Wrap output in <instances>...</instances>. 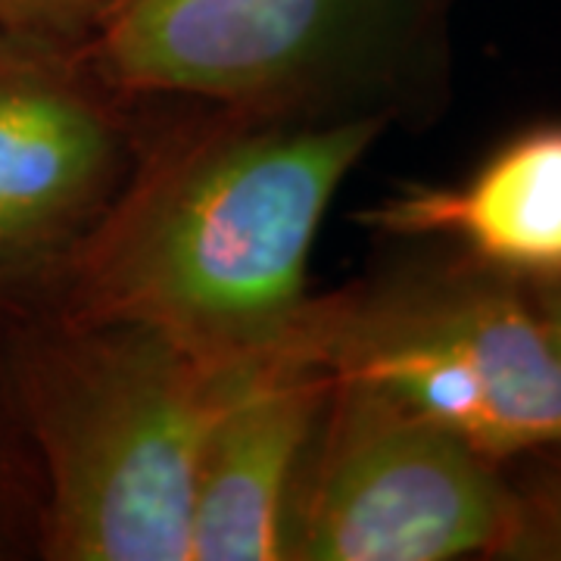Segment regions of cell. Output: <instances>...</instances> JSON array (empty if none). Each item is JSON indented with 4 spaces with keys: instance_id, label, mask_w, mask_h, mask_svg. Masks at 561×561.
Here are the masks:
<instances>
[{
    "instance_id": "6da1fadb",
    "label": "cell",
    "mask_w": 561,
    "mask_h": 561,
    "mask_svg": "<svg viewBox=\"0 0 561 561\" xmlns=\"http://www.w3.org/2000/svg\"><path fill=\"white\" fill-rule=\"evenodd\" d=\"M387 128L191 103V116L140 138L57 309L138 321L221 365L280 353L312 297L321 221Z\"/></svg>"
},
{
    "instance_id": "7a4b0ae2",
    "label": "cell",
    "mask_w": 561,
    "mask_h": 561,
    "mask_svg": "<svg viewBox=\"0 0 561 561\" xmlns=\"http://www.w3.org/2000/svg\"><path fill=\"white\" fill-rule=\"evenodd\" d=\"M238 365L138 321L69 316L25 343L20 400L57 561H187L203 443Z\"/></svg>"
},
{
    "instance_id": "3957f363",
    "label": "cell",
    "mask_w": 561,
    "mask_h": 561,
    "mask_svg": "<svg viewBox=\"0 0 561 561\" xmlns=\"http://www.w3.org/2000/svg\"><path fill=\"white\" fill-rule=\"evenodd\" d=\"M456 0H116L69 54L131 103L431 122L449 101Z\"/></svg>"
},
{
    "instance_id": "277c9868",
    "label": "cell",
    "mask_w": 561,
    "mask_h": 561,
    "mask_svg": "<svg viewBox=\"0 0 561 561\" xmlns=\"http://www.w3.org/2000/svg\"><path fill=\"white\" fill-rule=\"evenodd\" d=\"M309 297L287 353L508 461L561 443V359L522 278L434 241Z\"/></svg>"
},
{
    "instance_id": "5b68a950",
    "label": "cell",
    "mask_w": 561,
    "mask_h": 561,
    "mask_svg": "<svg viewBox=\"0 0 561 561\" xmlns=\"http://www.w3.org/2000/svg\"><path fill=\"white\" fill-rule=\"evenodd\" d=\"M508 524L505 461L375 387L334 378L287 561H500Z\"/></svg>"
},
{
    "instance_id": "8992f818",
    "label": "cell",
    "mask_w": 561,
    "mask_h": 561,
    "mask_svg": "<svg viewBox=\"0 0 561 561\" xmlns=\"http://www.w3.org/2000/svg\"><path fill=\"white\" fill-rule=\"evenodd\" d=\"M131 106L69 54L0 41V297L60 290L135 165Z\"/></svg>"
},
{
    "instance_id": "52a82bcc",
    "label": "cell",
    "mask_w": 561,
    "mask_h": 561,
    "mask_svg": "<svg viewBox=\"0 0 561 561\" xmlns=\"http://www.w3.org/2000/svg\"><path fill=\"white\" fill-rule=\"evenodd\" d=\"M334 378L287 350L243 362L203 443L187 561H287Z\"/></svg>"
},
{
    "instance_id": "ba28073f",
    "label": "cell",
    "mask_w": 561,
    "mask_h": 561,
    "mask_svg": "<svg viewBox=\"0 0 561 561\" xmlns=\"http://www.w3.org/2000/svg\"><path fill=\"white\" fill-rule=\"evenodd\" d=\"M359 221L393 241L456 247L512 278H561V119L515 131L453 184H402Z\"/></svg>"
},
{
    "instance_id": "9c48e42d",
    "label": "cell",
    "mask_w": 561,
    "mask_h": 561,
    "mask_svg": "<svg viewBox=\"0 0 561 561\" xmlns=\"http://www.w3.org/2000/svg\"><path fill=\"white\" fill-rule=\"evenodd\" d=\"M512 524L500 561H561V443L505 461Z\"/></svg>"
},
{
    "instance_id": "30bf717a",
    "label": "cell",
    "mask_w": 561,
    "mask_h": 561,
    "mask_svg": "<svg viewBox=\"0 0 561 561\" xmlns=\"http://www.w3.org/2000/svg\"><path fill=\"white\" fill-rule=\"evenodd\" d=\"M116 0H0V38L28 50L72 54Z\"/></svg>"
},
{
    "instance_id": "8fae6325",
    "label": "cell",
    "mask_w": 561,
    "mask_h": 561,
    "mask_svg": "<svg viewBox=\"0 0 561 561\" xmlns=\"http://www.w3.org/2000/svg\"><path fill=\"white\" fill-rule=\"evenodd\" d=\"M527 297L534 302V312L540 319L546 337L561 359V278L552 280H524Z\"/></svg>"
},
{
    "instance_id": "7c38bea8",
    "label": "cell",
    "mask_w": 561,
    "mask_h": 561,
    "mask_svg": "<svg viewBox=\"0 0 561 561\" xmlns=\"http://www.w3.org/2000/svg\"><path fill=\"white\" fill-rule=\"evenodd\" d=\"M0 41H3V38H0Z\"/></svg>"
}]
</instances>
